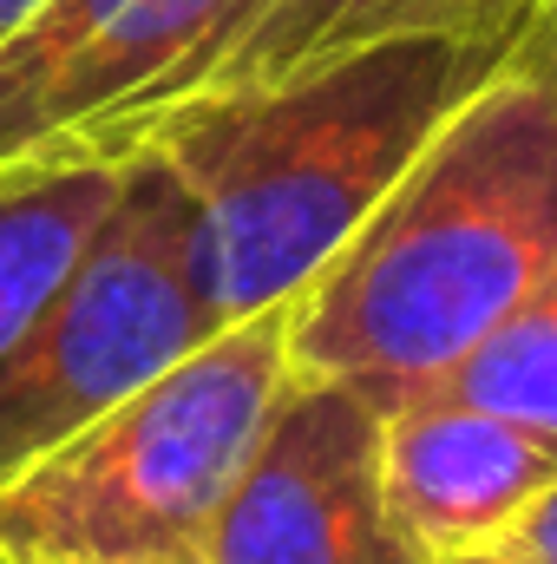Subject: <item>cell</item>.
<instances>
[{"mask_svg":"<svg viewBox=\"0 0 557 564\" xmlns=\"http://www.w3.org/2000/svg\"><path fill=\"white\" fill-rule=\"evenodd\" d=\"M439 388L459 394V401H479V408H492V414H505V421L538 426V433L557 440V270L538 282Z\"/></svg>","mask_w":557,"mask_h":564,"instance_id":"10","label":"cell"},{"mask_svg":"<svg viewBox=\"0 0 557 564\" xmlns=\"http://www.w3.org/2000/svg\"><path fill=\"white\" fill-rule=\"evenodd\" d=\"M139 564H204V558H139Z\"/></svg>","mask_w":557,"mask_h":564,"instance_id":"15","label":"cell"},{"mask_svg":"<svg viewBox=\"0 0 557 564\" xmlns=\"http://www.w3.org/2000/svg\"><path fill=\"white\" fill-rule=\"evenodd\" d=\"M125 164H7L0 171V355L59 295L119 197Z\"/></svg>","mask_w":557,"mask_h":564,"instance_id":"9","label":"cell"},{"mask_svg":"<svg viewBox=\"0 0 557 564\" xmlns=\"http://www.w3.org/2000/svg\"><path fill=\"white\" fill-rule=\"evenodd\" d=\"M204 564H419L381 492V408L288 375L256 453L204 532Z\"/></svg>","mask_w":557,"mask_h":564,"instance_id":"6","label":"cell"},{"mask_svg":"<svg viewBox=\"0 0 557 564\" xmlns=\"http://www.w3.org/2000/svg\"><path fill=\"white\" fill-rule=\"evenodd\" d=\"M492 552H512V558H532V564H557V479L512 519V532H505Z\"/></svg>","mask_w":557,"mask_h":564,"instance_id":"11","label":"cell"},{"mask_svg":"<svg viewBox=\"0 0 557 564\" xmlns=\"http://www.w3.org/2000/svg\"><path fill=\"white\" fill-rule=\"evenodd\" d=\"M288 375V302L223 322L0 486V564L197 558Z\"/></svg>","mask_w":557,"mask_h":564,"instance_id":"3","label":"cell"},{"mask_svg":"<svg viewBox=\"0 0 557 564\" xmlns=\"http://www.w3.org/2000/svg\"><path fill=\"white\" fill-rule=\"evenodd\" d=\"M551 270L557 93L512 46L361 230L302 282L288 302V361L394 408L439 388Z\"/></svg>","mask_w":557,"mask_h":564,"instance_id":"1","label":"cell"},{"mask_svg":"<svg viewBox=\"0 0 557 564\" xmlns=\"http://www.w3.org/2000/svg\"><path fill=\"white\" fill-rule=\"evenodd\" d=\"M223 0H46L0 46V171L119 164V139L184 79Z\"/></svg>","mask_w":557,"mask_h":564,"instance_id":"5","label":"cell"},{"mask_svg":"<svg viewBox=\"0 0 557 564\" xmlns=\"http://www.w3.org/2000/svg\"><path fill=\"white\" fill-rule=\"evenodd\" d=\"M518 59H532V66L551 79V93H557V0H538L532 26L518 33Z\"/></svg>","mask_w":557,"mask_h":564,"instance_id":"12","label":"cell"},{"mask_svg":"<svg viewBox=\"0 0 557 564\" xmlns=\"http://www.w3.org/2000/svg\"><path fill=\"white\" fill-rule=\"evenodd\" d=\"M505 59V40L407 33L164 119L144 151L184 184L190 276L204 302L223 322L295 302L446 112Z\"/></svg>","mask_w":557,"mask_h":564,"instance_id":"2","label":"cell"},{"mask_svg":"<svg viewBox=\"0 0 557 564\" xmlns=\"http://www.w3.org/2000/svg\"><path fill=\"white\" fill-rule=\"evenodd\" d=\"M532 13H538V0H295L190 106H217V99L276 86V79L302 73V66L361 53L374 40H407V33H452V40H505V46H518V33L532 26Z\"/></svg>","mask_w":557,"mask_h":564,"instance_id":"8","label":"cell"},{"mask_svg":"<svg viewBox=\"0 0 557 564\" xmlns=\"http://www.w3.org/2000/svg\"><path fill=\"white\" fill-rule=\"evenodd\" d=\"M40 7H46V0H0V46H7V40H13V33H20Z\"/></svg>","mask_w":557,"mask_h":564,"instance_id":"13","label":"cell"},{"mask_svg":"<svg viewBox=\"0 0 557 564\" xmlns=\"http://www.w3.org/2000/svg\"><path fill=\"white\" fill-rule=\"evenodd\" d=\"M223 328L190 276V204L157 151L125 158L119 197L59 295L0 355V486L66 446Z\"/></svg>","mask_w":557,"mask_h":564,"instance_id":"4","label":"cell"},{"mask_svg":"<svg viewBox=\"0 0 557 564\" xmlns=\"http://www.w3.org/2000/svg\"><path fill=\"white\" fill-rule=\"evenodd\" d=\"M439 564H532V558H512V552H466V558H439Z\"/></svg>","mask_w":557,"mask_h":564,"instance_id":"14","label":"cell"},{"mask_svg":"<svg viewBox=\"0 0 557 564\" xmlns=\"http://www.w3.org/2000/svg\"><path fill=\"white\" fill-rule=\"evenodd\" d=\"M557 479V440L446 388L381 408V492L419 564L492 552Z\"/></svg>","mask_w":557,"mask_h":564,"instance_id":"7","label":"cell"}]
</instances>
